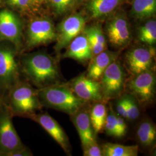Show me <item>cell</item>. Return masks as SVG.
<instances>
[{"label": "cell", "instance_id": "24", "mask_svg": "<svg viewBox=\"0 0 156 156\" xmlns=\"http://www.w3.org/2000/svg\"><path fill=\"white\" fill-rule=\"evenodd\" d=\"M138 37L141 42L148 46H153L156 42V22L150 20L140 27Z\"/></svg>", "mask_w": 156, "mask_h": 156}, {"label": "cell", "instance_id": "15", "mask_svg": "<svg viewBox=\"0 0 156 156\" xmlns=\"http://www.w3.org/2000/svg\"><path fill=\"white\" fill-rule=\"evenodd\" d=\"M62 57L72 58L82 64H86L91 60L92 50L89 42L84 34L82 33L78 35L68 44Z\"/></svg>", "mask_w": 156, "mask_h": 156}, {"label": "cell", "instance_id": "25", "mask_svg": "<svg viewBox=\"0 0 156 156\" xmlns=\"http://www.w3.org/2000/svg\"><path fill=\"white\" fill-rule=\"evenodd\" d=\"M104 129L106 135L116 138H120L118 128L117 115L110 106L109 111L107 113L105 123Z\"/></svg>", "mask_w": 156, "mask_h": 156}, {"label": "cell", "instance_id": "9", "mask_svg": "<svg viewBox=\"0 0 156 156\" xmlns=\"http://www.w3.org/2000/svg\"><path fill=\"white\" fill-rule=\"evenodd\" d=\"M86 25V19L79 13L69 15L62 20L56 29L55 49L59 53L78 35L82 33Z\"/></svg>", "mask_w": 156, "mask_h": 156}, {"label": "cell", "instance_id": "11", "mask_svg": "<svg viewBox=\"0 0 156 156\" xmlns=\"http://www.w3.org/2000/svg\"><path fill=\"white\" fill-rule=\"evenodd\" d=\"M23 26L19 17L13 12L0 11V41L9 42L19 51L22 42Z\"/></svg>", "mask_w": 156, "mask_h": 156}, {"label": "cell", "instance_id": "30", "mask_svg": "<svg viewBox=\"0 0 156 156\" xmlns=\"http://www.w3.org/2000/svg\"><path fill=\"white\" fill-rule=\"evenodd\" d=\"M119 100L116 101L115 108L118 115L123 117L124 119L128 120V113L127 111L126 103L124 100L123 96L119 97Z\"/></svg>", "mask_w": 156, "mask_h": 156}, {"label": "cell", "instance_id": "10", "mask_svg": "<svg viewBox=\"0 0 156 156\" xmlns=\"http://www.w3.org/2000/svg\"><path fill=\"white\" fill-rule=\"evenodd\" d=\"M155 56L156 50L152 46L135 47L128 50L125 56L126 66L133 76L153 70Z\"/></svg>", "mask_w": 156, "mask_h": 156}, {"label": "cell", "instance_id": "34", "mask_svg": "<svg viewBox=\"0 0 156 156\" xmlns=\"http://www.w3.org/2000/svg\"><path fill=\"white\" fill-rule=\"evenodd\" d=\"M2 100H3V98H2V97L0 95V102L2 101Z\"/></svg>", "mask_w": 156, "mask_h": 156}, {"label": "cell", "instance_id": "2", "mask_svg": "<svg viewBox=\"0 0 156 156\" xmlns=\"http://www.w3.org/2000/svg\"><path fill=\"white\" fill-rule=\"evenodd\" d=\"M3 100L13 117L30 118L43 108L37 89L23 79L7 92Z\"/></svg>", "mask_w": 156, "mask_h": 156}, {"label": "cell", "instance_id": "21", "mask_svg": "<svg viewBox=\"0 0 156 156\" xmlns=\"http://www.w3.org/2000/svg\"><path fill=\"white\" fill-rule=\"evenodd\" d=\"M156 12V0H133L131 14L139 20L154 16Z\"/></svg>", "mask_w": 156, "mask_h": 156}, {"label": "cell", "instance_id": "23", "mask_svg": "<svg viewBox=\"0 0 156 156\" xmlns=\"http://www.w3.org/2000/svg\"><path fill=\"white\" fill-rule=\"evenodd\" d=\"M95 103L91 107L89 116L95 133L98 134L104 129L108 111L104 102H97Z\"/></svg>", "mask_w": 156, "mask_h": 156}, {"label": "cell", "instance_id": "4", "mask_svg": "<svg viewBox=\"0 0 156 156\" xmlns=\"http://www.w3.org/2000/svg\"><path fill=\"white\" fill-rule=\"evenodd\" d=\"M17 52L13 44L0 41V95L2 98L22 79Z\"/></svg>", "mask_w": 156, "mask_h": 156}, {"label": "cell", "instance_id": "13", "mask_svg": "<svg viewBox=\"0 0 156 156\" xmlns=\"http://www.w3.org/2000/svg\"><path fill=\"white\" fill-rule=\"evenodd\" d=\"M68 86L75 95L83 100L105 103L99 81L88 78L86 75H80L74 78Z\"/></svg>", "mask_w": 156, "mask_h": 156}, {"label": "cell", "instance_id": "17", "mask_svg": "<svg viewBox=\"0 0 156 156\" xmlns=\"http://www.w3.org/2000/svg\"><path fill=\"white\" fill-rule=\"evenodd\" d=\"M119 53L111 50H105L94 56L90 62L86 75L88 78L99 81L102 74L112 62L117 60Z\"/></svg>", "mask_w": 156, "mask_h": 156}, {"label": "cell", "instance_id": "5", "mask_svg": "<svg viewBox=\"0 0 156 156\" xmlns=\"http://www.w3.org/2000/svg\"><path fill=\"white\" fill-rule=\"evenodd\" d=\"M126 77L124 69L117 59L106 68L99 80L105 102L121 96L125 89Z\"/></svg>", "mask_w": 156, "mask_h": 156}, {"label": "cell", "instance_id": "22", "mask_svg": "<svg viewBox=\"0 0 156 156\" xmlns=\"http://www.w3.org/2000/svg\"><path fill=\"white\" fill-rule=\"evenodd\" d=\"M101 149L104 156H136L138 154L139 146L108 142L102 145Z\"/></svg>", "mask_w": 156, "mask_h": 156}, {"label": "cell", "instance_id": "28", "mask_svg": "<svg viewBox=\"0 0 156 156\" xmlns=\"http://www.w3.org/2000/svg\"><path fill=\"white\" fill-rule=\"evenodd\" d=\"M83 156H102L101 147L98 145L97 142L88 145L83 147Z\"/></svg>", "mask_w": 156, "mask_h": 156}, {"label": "cell", "instance_id": "31", "mask_svg": "<svg viewBox=\"0 0 156 156\" xmlns=\"http://www.w3.org/2000/svg\"><path fill=\"white\" fill-rule=\"evenodd\" d=\"M33 155L30 150L26 146L8 153L5 156H32Z\"/></svg>", "mask_w": 156, "mask_h": 156}, {"label": "cell", "instance_id": "33", "mask_svg": "<svg viewBox=\"0 0 156 156\" xmlns=\"http://www.w3.org/2000/svg\"><path fill=\"white\" fill-rule=\"evenodd\" d=\"M31 1L33 3V5H37V4H42V3L46 2L48 0H31Z\"/></svg>", "mask_w": 156, "mask_h": 156}, {"label": "cell", "instance_id": "1", "mask_svg": "<svg viewBox=\"0 0 156 156\" xmlns=\"http://www.w3.org/2000/svg\"><path fill=\"white\" fill-rule=\"evenodd\" d=\"M22 75L37 89L61 83L56 59L42 51L26 53L19 58Z\"/></svg>", "mask_w": 156, "mask_h": 156}, {"label": "cell", "instance_id": "32", "mask_svg": "<svg viewBox=\"0 0 156 156\" xmlns=\"http://www.w3.org/2000/svg\"><path fill=\"white\" fill-rule=\"evenodd\" d=\"M116 115H117V124H118V128H119L120 137L122 138L127 133V126L125 122L124 119L123 117H121L120 116L118 115L117 113Z\"/></svg>", "mask_w": 156, "mask_h": 156}, {"label": "cell", "instance_id": "14", "mask_svg": "<svg viewBox=\"0 0 156 156\" xmlns=\"http://www.w3.org/2000/svg\"><path fill=\"white\" fill-rule=\"evenodd\" d=\"M29 119L38 123L66 153L70 154L71 146L67 134L62 126L49 113H37Z\"/></svg>", "mask_w": 156, "mask_h": 156}, {"label": "cell", "instance_id": "26", "mask_svg": "<svg viewBox=\"0 0 156 156\" xmlns=\"http://www.w3.org/2000/svg\"><path fill=\"white\" fill-rule=\"evenodd\" d=\"M78 1L79 0H50L53 11L58 15L70 11L77 4Z\"/></svg>", "mask_w": 156, "mask_h": 156}, {"label": "cell", "instance_id": "18", "mask_svg": "<svg viewBox=\"0 0 156 156\" xmlns=\"http://www.w3.org/2000/svg\"><path fill=\"white\" fill-rule=\"evenodd\" d=\"M82 33L86 35L89 42L93 57L106 50V37L100 25L85 26Z\"/></svg>", "mask_w": 156, "mask_h": 156}, {"label": "cell", "instance_id": "7", "mask_svg": "<svg viewBox=\"0 0 156 156\" xmlns=\"http://www.w3.org/2000/svg\"><path fill=\"white\" fill-rule=\"evenodd\" d=\"M56 38V29L49 18L37 17L28 23L26 33V44L28 49L48 45Z\"/></svg>", "mask_w": 156, "mask_h": 156}, {"label": "cell", "instance_id": "3", "mask_svg": "<svg viewBox=\"0 0 156 156\" xmlns=\"http://www.w3.org/2000/svg\"><path fill=\"white\" fill-rule=\"evenodd\" d=\"M37 90L43 107L62 112L70 116L83 108L86 102L77 97L68 84L60 83Z\"/></svg>", "mask_w": 156, "mask_h": 156}, {"label": "cell", "instance_id": "8", "mask_svg": "<svg viewBox=\"0 0 156 156\" xmlns=\"http://www.w3.org/2000/svg\"><path fill=\"white\" fill-rule=\"evenodd\" d=\"M156 80V75L153 70L134 75L127 85L130 94L141 105H149L154 98Z\"/></svg>", "mask_w": 156, "mask_h": 156}, {"label": "cell", "instance_id": "19", "mask_svg": "<svg viewBox=\"0 0 156 156\" xmlns=\"http://www.w3.org/2000/svg\"><path fill=\"white\" fill-rule=\"evenodd\" d=\"M124 0H90L87 9L93 19L107 16L114 11Z\"/></svg>", "mask_w": 156, "mask_h": 156}, {"label": "cell", "instance_id": "16", "mask_svg": "<svg viewBox=\"0 0 156 156\" xmlns=\"http://www.w3.org/2000/svg\"><path fill=\"white\" fill-rule=\"evenodd\" d=\"M78 131L83 148L97 142L95 133L90 119L89 113L83 108L71 116Z\"/></svg>", "mask_w": 156, "mask_h": 156}, {"label": "cell", "instance_id": "20", "mask_svg": "<svg viewBox=\"0 0 156 156\" xmlns=\"http://www.w3.org/2000/svg\"><path fill=\"white\" fill-rule=\"evenodd\" d=\"M136 137L144 148H150L155 144L156 127L150 120L145 119L140 122L136 129Z\"/></svg>", "mask_w": 156, "mask_h": 156}, {"label": "cell", "instance_id": "12", "mask_svg": "<svg viewBox=\"0 0 156 156\" xmlns=\"http://www.w3.org/2000/svg\"><path fill=\"white\" fill-rule=\"evenodd\" d=\"M106 36L114 47L122 49L128 45L131 41V31L127 17L119 14L111 17L106 22Z\"/></svg>", "mask_w": 156, "mask_h": 156}, {"label": "cell", "instance_id": "27", "mask_svg": "<svg viewBox=\"0 0 156 156\" xmlns=\"http://www.w3.org/2000/svg\"><path fill=\"white\" fill-rule=\"evenodd\" d=\"M123 97L128 113V120H135L137 119L140 114L138 102L131 94L124 95Z\"/></svg>", "mask_w": 156, "mask_h": 156}, {"label": "cell", "instance_id": "29", "mask_svg": "<svg viewBox=\"0 0 156 156\" xmlns=\"http://www.w3.org/2000/svg\"><path fill=\"white\" fill-rule=\"evenodd\" d=\"M9 5L22 10L28 9L33 5L31 0H7Z\"/></svg>", "mask_w": 156, "mask_h": 156}, {"label": "cell", "instance_id": "6", "mask_svg": "<svg viewBox=\"0 0 156 156\" xmlns=\"http://www.w3.org/2000/svg\"><path fill=\"white\" fill-rule=\"evenodd\" d=\"M11 112L4 100L0 102V156L25 146L12 122Z\"/></svg>", "mask_w": 156, "mask_h": 156}]
</instances>
